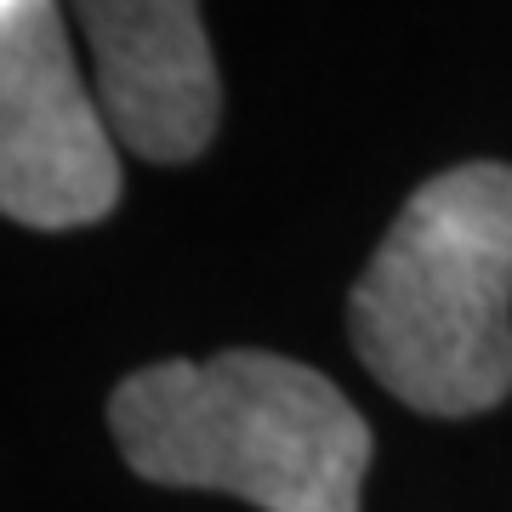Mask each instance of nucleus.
<instances>
[{
    "instance_id": "nucleus-1",
    "label": "nucleus",
    "mask_w": 512,
    "mask_h": 512,
    "mask_svg": "<svg viewBox=\"0 0 512 512\" xmlns=\"http://www.w3.org/2000/svg\"><path fill=\"white\" fill-rule=\"evenodd\" d=\"M365 370L421 416H478L512 393V165L439 171L404 200L348 296Z\"/></svg>"
},
{
    "instance_id": "nucleus-2",
    "label": "nucleus",
    "mask_w": 512,
    "mask_h": 512,
    "mask_svg": "<svg viewBox=\"0 0 512 512\" xmlns=\"http://www.w3.org/2000/svg\"><path fill=\"white\" fill-rule=\"evenodd\" d=\"M131 473L262 512H359L370 427L313 365L262 348L131 370L109 399Z\"/></svg>"
},
{
    "instance_id": "nucleus-3",
    "label": "nucleus",
    "mask_w": 512,
    "mask_h": 512,
    "mask_svg": "<svg viewBox=\"0 0 512 512\" xmlns=\"http://www.w3.org/2000/svg\"><path fill=\"white\" fill-rule=\"evenodd\" d=\"M74 63L63 0H0V211L23 228H92L120 205V154Z\"/></svg>"
},
{
    "instance_id": "nucleus-4",
    "label": "nucleus",
    "mask_w": 512,
    "mask_h": 512,
    "mask_svg": "<svg viewBox=\"0 0 512 512\" xmlns=\"http://www.w3.org/2000/svg\"><path fill=\"white\" fill-rule=\"evenodd\" d=\"M92 52L114 137L148 165L200 160L222 120V80L200 0H63Z\"/></svg>"
}]
</instances>
